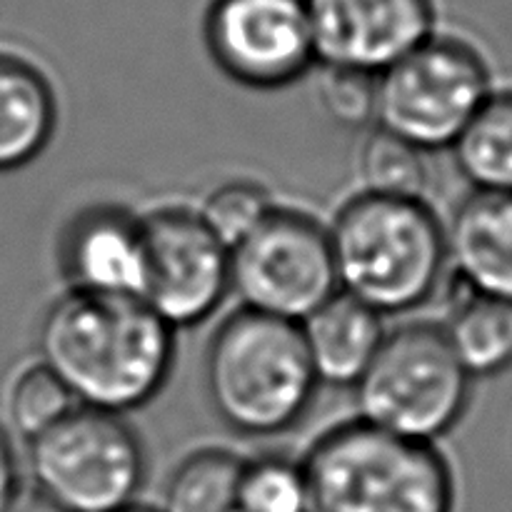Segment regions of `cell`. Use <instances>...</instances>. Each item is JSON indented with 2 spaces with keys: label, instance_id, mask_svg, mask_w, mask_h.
Here are the masks:
<instances>
[{
  "label": "cell",
  "instance_id": "6da1fadb",
  "mask_svg": "<svg viewBox=\"0 0 512 512\" xmlns=\"http://www.w3.org/2000/svg\"><path fill=\"white\" fill-rule=\"evenodd\" d=\"M38 360L78 408L123 418L168 385L175 330L140 298L68 290L40 320Z\"/></svg>",
  "mask_w": 512,
  "mask_h": 512
},
{
  "label": "cell",
  "instance_id": "7a4b0ae2",
  "mask_svg": "<svg viewBox=\"0 0 512 512\" xmlns=\"http://www.w3.org/2000/svg\"><path fill=\"white\" fill-rule=\"evenodd\" d=\"M328 233L338 290L383 318L428 303L450 268L448 233L425 200L358 193Z\"/></svg>",
  "mask_w": 512,
  "mask_h": 512
},
{
  "label": "cell",
  "instance_id": "3957f363",
  "mask_svg": "<svg viewBox=\"0 0 512 512\" xmlns=\"http://www.w3.org/2000/svg\"><path fill=\"white\" fill-rule=\"evenodd\" d=\"M318 388L300 325L240 308L210 338L205 393L220 423L243 438L288 433Z\"/></svg>",
  "mask_w": 512,
  "mask_h": 512
},
{
  "label": "cell",
  "instance_id": "277c9868",
  "mask_svg": "<svg viewBox=\"0 0 512 512\" xmlns=\"http://www.w3.org/2000/svg\"><path fill=\"white\" fill-rule=\"evenodd\" d=\"M308 512H455V475L433 443L363 420L335 425L303 460Z\"/></svg>",
  "mask_w": 512,
  "mask_h": 512
},
{
  "label": "cell",
  "instance_id": "5b68a950",
  "mask_svg": "<svg viewBox=\"0 0 512 512\" xmlns=\"http://www.w3.org/2000/svg\"><path fill=\"white\" fill-rule=\"evenodd\" d=\"M353 390L358 420L435 445L468 413L473 378L455 358L440 325L413 323L385 335Z\"/></svg>",
  "mask_w": 512,
  "mask_h": 512
},
{
  "label": "cell",
  "instance_id": "8992f818",
  "mask_svg": "<svg viewBox=\"0 0 512 512\" xmlns=\"http://www.w3.org/2000/svg\"><path fill=\"white\" fill-rule=\"evenodd\" d=\"M375 88V125L425 155L453 148L495 90L483 50L443 33L383 70Z\"/></svg>",
  "mask_w": 512,
  "mask_h": 512
},
{
  "label": "cell",
  "instance_id": "52a82bcc",
  "mask_svg": "<svg viewBox=\"0 0 512 512\" xmlns=\"http://www.w3.org/2000/svg\"><path fill=\"white\" fill-rule=\"evenodd\" d=\"M28 468L35 488L65 512H118L135 503L148 458L120 415L75 408L30 440Z\"/></svg>",
  "mask_w": 512,
  "mask_h": 512
},
{
  "label": "cell",
  "instance_id": "ba28073f",
  "mask_svg": "<svg viewBox=\"0 0 512 512\" xmlns=\"http://www.w3.org/2000/svg\"><path fill=\"white\" fill-rule=\"evenodd\" d=\"M230 293L243 310L300 325L340 293L328 228L275 208L230 250Z\"/></svg>",
  "mask_w": 512,
  "mask_h": 512
},
{
  "label": "cell",
  "instance_id": "9c48e42d",
  "mask_svg": "<svg viewBox=\"0 0 512 512\" xmlns=\"http://www.w3.org/2000/svg\"><path fill=\"white\" fill-rule=\"evenodd\" d=\"M203 40L220 73L253 90L288 88L318 65L305 0H210Z\"/></svg>",
  "mask_w": 512,
  "mask_h": 512
},
{
  "label": "cell",
  "instance_id": "30bf717a",
  "mask_svg": "<svg viewBox=\"0 0 512 512\" xmlns=\"http://www.w3.org/2000/svg\"><path fill=\"white\" fill-rule=\"evenodd\" d=\"M148 278L143 303L173 330L205 323L230 295V250L190 208L143 215Z\"/></svg>",
  "mask_w": 512,
  "mask_h": 512
},
{
  "label": "cell",
  "instance_id": "8fae6325",
  "mask_svg": "<svg viewBox=\"0 0 512 512\" xmlns=\"http://www.w3.org/2000/svg\"><path fill=\"white\" fill-rule=\"evenodd\" d=\"M320 68L380 75L438 33L435 0H305Z\"/></svg>",
  "mask_w": 512,
  "mask_h": 512
},
{
  "label": "cell",
  "instance_id": "7c38bea8",
  "mask_svg": "<svg viewBox=\"0 0 512 512\" xmlns=\"http://www.w3.org/2000/svg\"><path fill=\"white\" fill-rule=\"evenodd\" d=\"M58 263L68 290L143 300L148 278L143 215L95 205L65 225Z\"/></svg>",
  "mask_w": 512,
  "mask_h": 512
},
{
  "label": "cell",
  "instance_id": "4fadbf2b",
  "mask_svg": "<svg viewBox=\"0 0 512 512\" xmlns=\"http://www.w3.org/2000/svg\"><path fill=\"white\" fill-rule=\"evenodd\" d=\"M445 233L460 285L512 303V193L473 190L455 208Z\"/></svg>",
  "mask_w": 512,
  "mask_h": 512
},
{
  "label": "cell",
  "instance_id": "5bb4252c",
  "mask_svg": "<svg viewBox=\"0 0 512 512\" xmlns=\"http://www.w3.org/2000/svg\"><path fill=\"white\" fill-rule=\"evenodd\" d=\"M305 350L320 385L355 388L383 345V315L350 295L335 293L300 323Z\"/></svg>",
  "mask_w": 512,
  "mask_h": 512
},
{
  "label": "cell",
  "instance_id": "9a60e30c",
  "mask_svg": "<svg viewBox=\"0 0 512 512\" xmlns=\"http://www.w3.org/2000/svg\"><path fill=\"white\" fill-rule=\"evenodd\" d=\"M58 100L28 60L0 53V173L33 163L53 140Z\"/></svg>",
  "mask_w": 512,
  "mask_h": 512
},
{
  "label": "cell",
  "instance_id": "2e32d148",
  "mask_svg": "<svg viewBox=\"0 0 512 512\" xmlns=\"http://www.w3.org/2000/svg\"><path fill=\"white\" fill-rule=\"evenodd\" d=\"M470 378H495L512 368V303L463 293L440 325Z\"/></svg>",
  "mask_w": 512,
  "mask_h": 512
},
{
  "label": "cell",
  "instance_id": "e0dca14e",
  "mask_svg": "<svg viewBox=\"0 0 512 512\" xmlns=\"http://www.w3.org/2000/svg\"><path fill=\"white\" fill-rule=\"evenodd\" d=\"M450 150L470 188L512 193V88L493 90Z\"/></svg>",
  "mask_w": 512,
  "mask_h": 512
},
{
  "label": "cell",
  "instance_id": "ac0fdd59",
  "mask_svg": "<svg viewBox=\"0 0 512 512\" xmlns=\"http://www.w3.org/2000/svg\"><path fill=\"white\" fill-rule=\"evenodd\" d=\"M243 460L220 448L195 450L168 478L160 512H243L238 480Z\"/></svg>",
  "mask_w": 512,
  "mask_h": 512
},
{
  "label": "cell",
  "instance_id": "d6986e66",
  "mask_svg": "<svg viewBox=\"0 0 512 512\" xmlns=\"http://www.w3.org/2000/svg\"><path fill=\"white\" fill-rule=\"evenodd\" d=\"M355 175L360 193L380 198H418L428 188L425 153L373 125L360 138L355 153Z\"/></svg>",
  "mask_w": 512,
  "mask_h": 512
},
{
  "label": "cell",
  "instance_id": "ffe728a7",
  "mask_svg": "<svg viewBox=\"0 0 512 512\" xmlns=\"http://www.w3.org/2000/svg\"><path fill=\"white\" fill-rule=\"evenodd\" d=\"M238 500L243 512H308L303 463L285 455L243 460Z\"/></svg>",
  "mask_w": 512,
  "mask_h": 512
},
{
  "label": "cell",
  "instance_id": "44dd1931",
  "mask_svg": "<svg viewBox=\"0 0 512 512\" xmlns=\"http://www.w3.org/2000/svg\"><path fill=\"white\" fill-rule=\"evenodd\" d=\"M5 403L10 423L28 443L78 408L68 388L40 360L15 375Z\"/></svg>",
  "mask_w": 512,
  "mask_h": 512
},
{
  "label": "cell",
  "instance_id": "7402d4cb",
  "mask_svg": "<svg viewBox=\"0 0 512 512\" xmlns=\"http://www.w3.org/2000/svg\"><path fill=\"white\" fill-rule=\"evenodd\" d=\"M275 210L270 193L255 180H225L210 190L195 210L205 228L228 250L243 243L265 218Z\"/></svg>",
  "mask_w": 512,
  "mask_h": 512
},
{
  "label": "cell",
  "instance_id": "603a6c76",
  "mask_svg": "<svg viewBox=\"0 0 512 512\" xmlns=\"http://www.w3.org/2000/svg\"><path fill=\"white\" fill-rule=\"evenodd\" d=\"M375 80L378 75L323 68L318 83L320 105L335 123L345 128L375 125V98H378Z\"/></svg>",
  "mask_w": 512,
  "mask_h": 512
},
{
  "label": "cell",
  "instance_id": "cb8c5ba5",
  "mask_svg": "<svg viewBox=\"0 0 512 512\" xmlns=\"http://www.w3.org/2000/svg\"><path fill=\"white\" fill-rule=\"evenodd\" d=\"M18 488V458H15V450L8 433L0 428V512L8 508V503L13 500V495L18 493Z\"/></svg>",
  "mask_w": 512,
  "mask_h": 512
},
{
  "label": "cell",
  "instance_id": "d4e9b609",
  "mask_svg": "<svg viewBox=\"0 0 512 512\" xmlns=\"http://www.w3.org/2000/svg\"><path fill=\"white\" fill-rule=\"evenodd\" d=\"M3 512H65L55 500H50L48 495L40 493L38 488H18V493L13 495V500L8 503V508Z\"/></svg>",
  "mask_w": 512,
  "mask_h": 512
},
{
  "label": "cell",
  "instance_id": "484cf974",
  "mask_svg": "<svg viewBox=\"0 0 512 512\" xmlns=\"http://www.w3.org/2000/svg\"><path fill=\"white\" fill-rule=\"evenodd\" d=\"M118 512H160V510H155V508H145V505H128V508H123V510H118Z\"/></svg>",
  "mask_w": 512,
  "mask_h": 512
}]
</instances>
